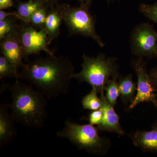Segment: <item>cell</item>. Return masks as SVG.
<instances>
[{
	"instance_id": "8",
	"label": "cell",
	"mask_w": 157,
	"mask_h": 157,
	"mask_svg": "<svg viewBox=\"0 0 157 157\" xmlns=\"http://www.w3.org/2000/svg\"><path fill=\"white\" fill-rule=\"evenodd\" d=\"M131 65L137 76V90L134 101L129 105V108L133 109L143 102H151L154 104L155 95L147 70L145 62L143 58L137 57L132 60Z\"/></svg>"
},
{
	"instance_id": "30",
	"label": "cell",
	"mask_w": 157,
	"mask_h": 157,
	"mask_svg": "<svg viewBox=\"0 0 157 157\" xmlns=\"http://www.w3.org/2000/svg\"></svg>"
},
{
	"instance_id": "13",
	"label": "cell",
	"mask_w": 157,
	"mask_h": 157,
	"mask_svg": "<svg viewBox=\"0 0 157 157\" xmlns=\"http://www.w3.org/2000/svg\"><path fill=\"white\" fill-rule=\"evenodd\" d=\"M48 10L45 27L48 34L49 44L58 36L63 19L57 7H50Z\"/></svg>"
},
{
	"instance_id": "21",
	"label": "cell",
	"mask_w": 157,
	"mask_h": 157,
	"mask_svg": "<svg viewBox=\"0 0 157 157\" xmlns=\"http://www.w3.org/2000/svg\"><path fill=\"white\" fill-rule=\"evenodd\" d=\"M139 9L147 18L157 24V2L153 4H140Z\"/></svg>"
},
{
	"instance_id": "25",
	"label": "cell",
	"mask_w": 157,
	"mask_h": 157,
	"mask_svg": "<svg viewBox=\"0 0 157 157\" xmlns=\"http://www.w3.org/2000/svg\"><path fill=\"white\" fill-rule=\"evenodd\" d=\"M13 6L12 0H0V9L4 10Z\"/></svg>"
},
{
	"instance_id": "4",
	"label": "cell",
	"mask_w": 157,
	"mask_h": 157,
	"mask_svg": "<svg viewBox=\"0 0 157 157\" xmlns=\"http://www.w3.org/2000/svg\"><path fill=\"white\" fill-rule=\"evenodd\" d=\"M98 127L90 124H78L67 121L62 131L57 133L58 137L70 141L79 149L91 154L104 156L111 146L110 140L101 137Z\"/></svg>"
},
{
	"instance_id": "19",
	"label": "cell",
	"mask_w": 157,
	"mask_h": 157,
	"mask_svg": "<svg viewBox=\"0 0 157 157\" xmlns=\"http://www.w3.org/2000/svg\"><path fill=\"white\" fill-rule=\"evenodd\" d=\"M13 17H9L0 20V39H2L18 30L19 28Z\"/></svg>"
},
{
	"instance_id": "15",
	"label": "cell",
	"mask_w": 157,
	"mask_h": 157,
	"mask_svg": "<svg viewBox=\"0 0 157 157\" xmlns=\"http://www.w3.org/2000/svg\"><path fill=\"white\" fill-rule=\"evenodd\" d=\"M46 6L45 0H29L27 2L19 3L17 6V13L21 20L26 23H30L31 17L38 9Z\"/></svg>"
},
{
	"instance_id": "29",
	"label": "cell",
	"mask_w": 157,
	"mask_h": 157,
	"mask_svg": "<svg viewBox=\"0 0 157 157\" xmlns=\"http://www.w3.org/2000/svg\"><path fill=\"white\" fill-rule=\"evenodd\" d=\"M38 1H41V0H38Z\"/></svg>"
},
{
	"instance_id": "26",
	"label": "cell",
	"mask_w": 157,
	"mask_h": 157,
	"mask_svg": "<svg viewBox=\"0 0 157 157\" xmlns=\"http://www.w3.org/2000/svg\"><path fill=\"white\" fill-rule=\"evenodd\" d=\"M46 5L47 7H53L57 4L59 0H45Z\"/></svg>"
},
{
	"instance_id": "27",
	"label": "cell",
	"mask_w": 157,
	"mask_h": 157,
	"mask_svg": "<svg viewBox=\"0 0 157 157\" xmlns=\"http://www.w3.org/2000/svg\"><path fill=\"white\" fill-rule=\"evenodd\" d=\"M81 2V4H85L87 6H90L92 0H78Z\"/></svg>"
},
{
	"instance_id": "22",
	"label": "cell",
	"mask_w": 157,
	"mask_h": 157,
	"mask_svg": "<svg viewBox=\"0 0 157 157\" xmlns=\"http://www.w3.org/2000/svg\"><path fill=\"white\" fill-rule=\"evenodd\" d=\"M104 116V109L102 107L97 110H93L89 116V124L92 125H98L102 123Z\"/></svg>"
},
{
	"instance_id": "5",
	"label": "cell",
	"mask_w": 157,
	"mask_h": 157,
	"mask_svg": "<svg viewBox=\"0 0 157 157\" xmlns=\"http://www.w3.org/2000/svg\"><path fill=\"white\" fill-rule=\"evenodd\" d=\"M71 35H79L92 38L101 47L104 43L96 32L94 20L90 13L89 6L81 4L73 7L67 4L56 6Z\"/></svg>"
},
{
	"instance_id": "7",
	"label": "cell",
	"mask_w": 157,
	"mask_h": 157,
	"mask_svg": "<svg viewBox=\"0 0 157 157\" xmlns=\"http://www.w3.org/2000/svg\"><path fill=\"white\" fill-rule=\"evenodd\" d=\"M18 34L24 58L41 52H45L50 56L54 55L48 48L49 39L45 28L37 30L32 26L25 25L18 29Z\"/></svg>"
},
{
	"instance_id": "6",
	"label": "cell",
	"mask_w": 157,
	"mask_h": 157,
	"mask_svg": "<svg viewBox=\"0 0 157 157\" xmlns=\"http://www.w3.org/2000/svg\"><path fill=\"white\" fill-rule=\"evenodd\" d=\"M132 53L137 57H157V32L148 23L135 27L130 36Z\"/></svg>"
},
{
	"instance_id": "14",
	"label": "cell",
	"mask_w": 157,
	"mask_h": 157,
	"mask_svg": "<svg viewBox=\"0 0 157 157\" xmlns=\"http://www.w3.org/2000/svg\"><path fill=\"white\" fill-rule=\"evenodd\" d=\"M118 84L121 100L125 105L131 104L135 99V92L137 90V83L133 81L132 74L119 77Z\"/></svg>"
},
{
	"instance_id": "11",
	"label": "cell",
	"mask_w": 157,
	"mask_h": 157,
	"mask_svg": "<svg viewBox=\"0 0 157 157\" xmlns=\"http://www.w3.org/2000/svg\"><path fill=\"white\" fill-rule=\"evenodd\" d=\"M102 105L104 109V116L102 123L97 126L99 130L124 135V132L122 128L119 121V117L115 112L114 107L107 101L104 94L100 95Z\"/></svg>"
},
{
	"instance_id": "18",
	"label": "cell",
	"mask_w": 157,
	"mask_h": 157,
	"mask_svg": "<svg viewBox=\"0 0 157 157\" xmlns=\"http://www.w3.org/2000/svg\"><path fill=\"white\" fill-rule=\"evenodd\" d=\"M98 94L97 91L92 88L90 92L85 96L82 101V104L85 109L93 111L101 108L102 102Z\"/></svg>"
},
{
	"instance_id": "24",
	"label": "cell",
	"mask_w": 157,
	"mask_h": 157,
	"mask_svg": "<svg viewBox=\"0 0 157 157\" xmlns=\"http://www.w3.org/2000/svg\"><path fill=\"white\" fill-rule=\"evenodd\" d=\"M9 17H16L17 19L21 20L20 16L18 15L17 12H6L3 11V10H1L0 11V20L6 19Z\"/></svg>"
},
{
	"instance_id": "17",
	"label": "cell",
	"mask_w": 157,
	"mask_h": 157,
	"mask_svg": "<svg viewBox=\"0 0 157 157\" xmlns=\"http://www.w3.org/2000/svg\"><path fill=\"white\" fill-rule=\"evenodd\" d=\"M119 74L109 79L105 87L106 99L113 107H114L117 101L120 96L117 79Z\"/></svg>"
},
{
	"instance_id": "28",
	"label": "cell",
	"mask_w": 157,
	"mask_h": 157,
	"mask_svg": "<svg viewBox=\"0 0 157 157\" xmlns=\"http://www.w3.org/2000/svg\"><path fill=\"white\" fill-rule=\"evenodd\" d=\"M107 2H111V1H114L115 0H107Z\"/></svg>"
},
{
	"instance_id": "1",
	"label": "cell",
	"mask_w": 157,
	"mask_h": 157,
	"mask_svg": "<svg viewBox=\"0 0 157 157\" xmlns=\"http://www.w3.org/2000/svg\"><path fill=\"white\" fill-rule=\"evenodd\" d=\"M18 79L30 84L48 99L67 94L74 66L63 56H50L23 63Z\"/></svg>"
},
{
	"instance_id": "20",
	"label": "cell",
	"mask_w": 157,
	"mask_h": 157,
	"mask_svg": "<svg viewBox=\"0 0 157 157\" xmlns=\"http://www.w3.org/2000/svg\"><path fill=\"white\" fill-rule=\"evenodd\" d=\"M47 8V6L42 7L38 9L33 14L31 17L30 23L33 26L40 29L44 28L48 12Z\"/></svg>"
},
{
	"instance_id": "16",
	"label": "cell",
	"mask_w": 157,
	"mask_h": 157,
	"mask_svg": "<svg viewBox=\"0 0 157 157\" xmlns=\"http://www.w3.org/2000/svg\"><path fill=\"white\" fill-rule=\"evenodd\" d=\"M17 66L3 55L0 56V79L14 78L18 79Z\"/></svg>"
},
{
	"instance_id": "12",
	"label": "cell",
	"mask_w": 157,
	"mask_h": 157,
	"mask_svg": "<svg viewBox=\"0 0 157 157\" xmlns=\"http://www.w3.org/2000/svg\"><path fill=\"white\" fill-rule=\"evenodd\" d=\"M130 137L134 145L143 151L157 152V124L151 131H137Z\"/></svg>"
},
{
	"instance_id": "23",
	"label": "cell",
	"mask_w": 157,
	"mask_h": 157,
	"mask_svg": "<svg viewBox=\"0 0 157 157\" xmlns=\"http://www.w3.org/2000/svg\"><path fill=\"white\" fill-rule=\"evenodd\" d=\"M149 74L150 77L152 85L154 91L155 95V104L154 105L157 109V66L155 67L152 68Z\"/></svg>"
},
{
	"instance_id": "9",
	"label": "cell",
	"mask_w": 157,
	"mask_h": 157,
	"mask_svg": "<svg viewBox=\"0 0 157 157\" xmlns=\"http://www.w3.org/2000/svg\"><path fill=\"white\" fill-rule=\"evenodd\" d=\"M1 49L2 54L17 68L21 67L24 55L18 31L1 40Z\"/></svg>"
},
{
	"instance_id": "3",
	"label": "cell",
	"mask_w": 157,
	"mask_h": 157,
	"mask_svg": "<svg viewBox=\"0 0 157 157\" xmlns=\"http://www.w3.org/2000/svg\"><path fill=\"white\" fill-rule=\"evenodd\" d=\"M82 70L74 73L73 78L91 86L100 95L104 94L105 87L109 79L119 74L117 59L107 57L100 53L96 57H91L84 54L82 56Z\"/></svg>"
},
{
	"instance_id": "2",
	"label": "cell",
	"mask_w": 157,
	"mask_h": 157,
	"mask_svg": "<svg viewBox=\"0 0 157 157\" xmlns=\"http://www.w3.org/2000/svg\"><path fill=\"white\" fill-rule=\"evenodd\" d=\"M9 90L11 96L9 109L15 121L31 128L45 126L48 99L30 84L19 79H16Z\"/></svg>"
},
{
	"instance_id": "10",
	"label": "cell",
	"mask_w": 157,
	"mask_h": 157,
	"mask_svg": "<svg viewBox=\"0 0 157 157\" xmlns=\"http://www.w3.org/2000/svg\"><path fill=\"white\" fill-rule=\"evenodd\" d=\"M9 104L0 105V149L11 143L17 135L14 118L9 110Z\"/></svg>"
}]
</instances>
